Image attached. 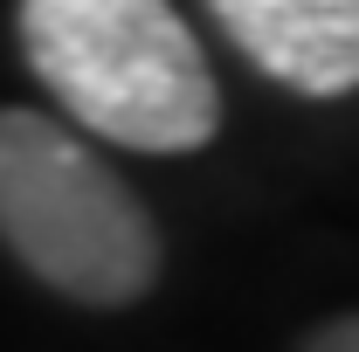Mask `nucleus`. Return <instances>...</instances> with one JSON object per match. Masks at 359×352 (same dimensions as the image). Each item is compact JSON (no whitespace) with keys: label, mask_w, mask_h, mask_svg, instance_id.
Returning <instances> with one entry per match:
<instances>
[{"label":"nucleus","mask_w":359,"mask_h":352,"mask_svg":"<svg viewBox=\"0 0 359 352\" xmlns=\"http://www.w3.org/2000/svg\"><path fill=\"white\" fill-rule=\"evenodd\" d=\"M14 35L69 125L132 152H201L222 132V83L173 0H21Z\"/></svg>","instance_id":"1"},{"label":"nucleus","mask_w":359,"mask_h":352,"mask_svg":"<svg viewBox=\"0 0 359 352\" xmlns=\"http://www.w3.org/2000/svg\"><path fill=\"white\" fill-rule=\"evenodd\" d=\"M0 242L48 290L90 311L138 304L159 276V228L69 125L0 111Z\"/></svg>","instance_id":"2"},{"label":"nucleus","mask_w":359,"mask_h":352,"mask_svg":"<svg viewBox=\"0 0 359 352\" xmlns=\"http://www.w3.org/2000/svg\"><path fill=\"white\" fill-rule=\"evenodd\" d=\"M215 28L297 97L359 90V0H208Z\"/></svg>","instance_id":"3"},{"label":"nucleus","mask_w":359,"mask_h":352,"mask_svg":"<svg viewBox=\"0 0 359 352\" xmlns=\"http://www.w3.org/2000/svg\"><path fill=\"white\" fill-rule=\"evenodd\" d=\"M304 352H359V311L332 318V325H318L311 339H304Z\"/></svg>","instance_id":"4"}]
</instances>
